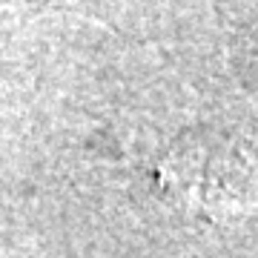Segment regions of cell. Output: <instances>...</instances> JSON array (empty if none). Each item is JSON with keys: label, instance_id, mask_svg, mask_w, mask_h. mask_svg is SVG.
Returning <instances> with one entry per match:
<instances>
[{"label": "cell", "instance_id": "cell-1", "mask_svg": "<svg viewBox=\"0 0 258 258\" xmlns=\"http://www.w3.org/2000/svg\"><path fill=\"white\" fill-rule=\"evenodd\" d=\"M166 164L169 186L212 210L238 212L258 201V166L232 144H178Z\"/></svg>", "mask_w": 258, "mask_h": 258}]
</instances>
